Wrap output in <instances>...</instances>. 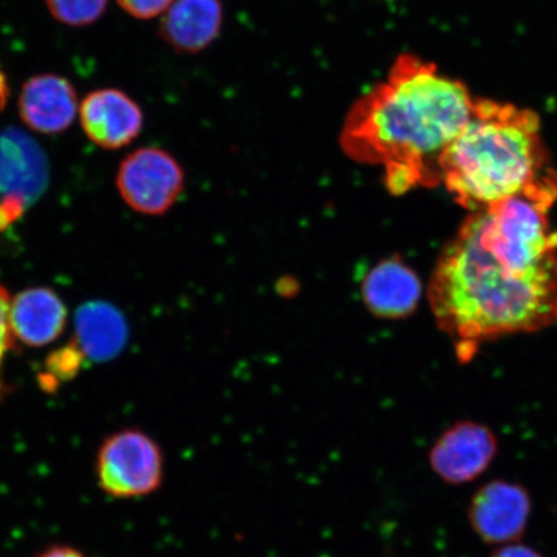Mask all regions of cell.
Returning <instances> with one entry per match:
<instances>
[{
  "label": "cell",
  "mask_w": 557,
  "mask_h": 557,
  "mask_svg": "<svg viewBox=\"0 0 557 557\" xmlns=\"http://www.w3.org/2000/svg\"><path fill=\"white\" fill-rule=\"evenodd\" d=\"M557 186L478 209L443 249L429 285L438 325L469 359L480 344L557 319Z\"/></svg>",
  "instance_id": "cell-1"
},
{
  "label": "cell",
  "mask_w": 557,
  "mask_h": 557,
  "mask_svg": "<svg viewBox=\"0 0 557 557\" xmlns=\"http://www.w3.org/2000/svg\"><path fill=\"white\" fill-rule=\"evenodd\" d=\"M473 100L434 62L403 53L387 78L352 104L341 148L355 162L383 166L394 195L442 184L441 160L468 124Z\"/></svg>",
  "instance_id": "cell-2"
},
{
  "label": "cell",
  "mask_w": 557,
  "mask_h": 557,
  "mask_svg": "<svg viewBox=\"0 0 557 557\" xmlns=\"http://www.w3.org/2000/svg\"><path fill=\"white\" fill-rule=\"evenodd\" d=\"M441 174L458 203L473 211L557 186L539 114L480 97L468 124L445 150Z\"/></svg>",
  "instance_id": "cell-3"
},
{
  "label": "cell",
  "mask_w": 557,
  "mask_h": 557,
  "mask_svg": "<svg viewBox=\"0 0 557 557\" xmlns=\"http://www.w3.org/2000/svg\"><path fill=\"white\" fill-rule=\"evenodd\" d=\"M95 472L97 483L109 497H148L163 484V450L141 430L116 431L104 438L97 451Z\"/></svg>",
  "instance_id": "cell-4"
},
{
  "label": "cell",
  "mask_w": 557,
  "mask_h": 557,
  "mask_svg": "<svg viewBox=\"0 0 557 557\" xmlns=\"http://www.w3.org/2000/svg\"><path fill=\"white\" fill-rule=\"evenodd\" d=\"M185 176L177 160L157 148H143L125 158L116 174L122 198L136 212L164 214L184 190Z\"/></svg>",
  "instance_id": "cell-5"
},
{
  "label": "cell",
  "mask_w": 557,
  "mask_h": 557,
  "mask_svg": "<svg viewBox=\"0 0 557 557\" xmlns=\"http://www.w3.org/2000/svg\"><path fill=\"white\" fill-rule=\"evenodd\" d=\"M497 451V437L490 428L465 421L453 424L438 436L429 453V461L443 482L462 485L482 476Z\"/></svg>",
  "instance_id": "cell-6"
},
{
  "label": "cell",
  "mask_w": 557,
  "mask_h": 557,
  "mask_svg": "<svg viewBox=\"0 0 557 557\" xmlns=\"http://www.w3.org/2000/svg\"><path fill=\"white\" fill-rule=\"evenodd\" d=\"M531 511V496L524 486L494 480L473 494L468 515L478 537L503 546L524 534Z\"/></svg>",
  "instance_id": "cell-7"
},
{
  "label": "cell",
  "mask_w": 557,
  "mask_h": 557,
  "mask_svg": "<svg viewBox=\"0 0 557 557\" xmlns=\"http://www.w3.org/2000/svg\"><path fill=\"white\" fill-rule=\"evenodd\" d=\"M50 164L33 137L16 127L0 131V195L4 201L27 207L45 193Z\"/></svg>",
  "instance_id": "cell-8"
},
{
  "label": "cell",
  "mask_w": 557,
  "mask_h": 557,
  "mask_svg": "<svg viewBox=\"0 0 557 557\" xmlns=\"http://www.w3.org/2000/svg\"><path fill=\"white\" fill-rule=\"evenodd\" d=\"M83 131L102 149L116 150L139 135L143 110L120 89L104 88L88 94L79 107Z\"/></svg>",
  "instance_id": "cell-9"
},
{
  "label": "cell",
  "mask_w": 557,
  "mask_h": 557,
  "mask_svg": "<svg viewBox=\"0 0 557 557\" xmlns=\"http://www.w3.org/2000/svg\"><path fill=\"white\" fill-rule=\"evenodd\" d=\"M21 121L32 131L58 135L79 115L76 89L64 76L39 74L24 83L17 101Z\"/></svg>",
  "instance_id": "cell-10"
},
{
  "label": "cell",
  "mask_w": 557,
  "mask_h": 557,
  "mask_svg": "<svg viewBox=\"0 0 557 557\" xmlns=\"http://www.w3.org/2000/svg\"><path fill=\"white\" fill-rule=\"evenodd\" d=\"M361 299L369 312L381 319H404L417 310L422 283L416 271L399 257L375 263L361 282Z\"/></svg>",
  "instance_id": "cell-11"
},
{
  "label": "cell",
  "mask_w": 557,
  "mask_h": 557,
  "mask_svg": "<svg viewBox=\"0 0 557 557\" xmlns=\"http://www.w3.org/2000/svg\"><path fill=\"white\" fill-rule=\"evenodd\" d=\"M67 311L61 298L48 288H32L11 299L10 323L13 336L40 347L64 332Z\"/></svg>",
  "instance_id": "cell-12"
},
{
  "label": "cell",
  "mask_w": 557,
  "mask_h": 557,
  "mask_svg": "<svg viewBox=\"0 0 557 557\" xmlns=\"http://www.w3.org/2000/svg\"><path fill=\"white\" fill-rule=\"evenodd\" d=\"M221 25L220 0H174L163 15L160 34L176 50L197 53L218 38Z\"/></svg>",
  "instance_id": "cell-13"
},
{
  "label": "cell",
  "mask_w": 557,
  "mask_h": 557,
  "mask_svg": "<svg viewBox=\"0 0 557 557\" xmlns=\"http://www.w3.org/2000/svg\"><path fill=\"white\" fill-rule=\"evenodd\" d=\"M127 341V322L113 305L90 301L76 311L74 343L90 361H109L116 358Z\"/></svg>",
  "instance_id": "cell-14"
},
{
  "label": "cell",
  "mask_w": 557,
  "mask_h": 557,
  "mask_svg": "<svg viewBox=\"0 0 557 557\" xmlns=\"http://www.w3.org/2000/svg\"><path fill=\"white\" fill-rule=\"evenodd\" d=\"M109 0H46L48 11L59 23L67 26H87L100 20Z\"/></svg>",
  "instance_id": "cell-15"
},
{
  "label": "cell",
  "mask_w": 557,
  "mask_h": 557,
  "mask_svg": "<svg viewBox=\"0 0 557 557\" xmlns=\"http://www.w3.org/2000/svg\"><path fill=\"white\" fill-rule=\"evenodd\" d=\"M83 359H85V355L82 354L79 347L75 343L70 344L59 352L51 355L47 363L48 372L60 380L73 379L79 372Z\"/></svg>",
  "instance_id": "cell-16"
},
{
  "label": "cell",
  "mask_w": 557,
  "mask_h": 557,
  "mask_svg": "<svg viewBox=\"0 0 557 557\" xmlns=\"http://www.w3.org/2000/svg\"><path fill=\"white\" fill-rule=\"evenodd\" d=\"M116 2L132 17L150 20L164 15L174 0H116Z\"/></svg>",
  "instance_id": "cell-17"
},
{
  "label": "cell",
  "mask_w": 557,
  "mask_h": 557,
  "mask_svg": "<svg viewBox=\"0 0 557 557\" xmlns=\"http://www.w3.org/2000/svg\"><path fill=\"white\" fill-rule=\"evenodd\" d=\"M11 297L9 292L0 285V367H2L5 354L13 345V332L10 323ZM0 393H2V381H0Z\"/></svg>",
  "instance_id": "cell-18"
},
{
  "label": "cell",
  "mask_w": 557,
  "mask_h": 557,
  "mask_svg": "<svg viewBox=\"0 0 557 557\" xmlns=\"http://www.w3.org/2000/svg\"><path fill=\"white\" fill-rule=\"evenodd\" d=\"M491 557H543L540 553L535 552L532 547L520 545L513 542L508 545H503L494 552Z\"/></svg>",
  "instance_id": "cell-19"
},
{
  "label": "cell",
  "mask_w": 557,
  "mask_h": 557,
  "mask_svg": "<svg viewBox=\"0 0 557 557\" xmlns=\"http://www.w3.org/2000/svg\"><path fill=\"white\" fill-rule=\"evenodd\" d=\"M35 557H87L81 549L66 545H54L44 549Z\"/></svg>",
  "instance_id": "cell-20"
},
{
  "label": "cell",
  "mask_w": 557,
  "mask_h": 557,
  "mask_svg": "<svg viewBox=\"0 0 557 557\" xmlns=\"http://www.w3.org/2000/svg\"><path fill=\"white\" fill-rule=\"evenodd\" d=\"M9 96H10L9 82H7V76H5L2 67H0V110L4 109L7 101H9Z\"/></svg>",
  "instance_id": "cell-21"
}]
</instances>
